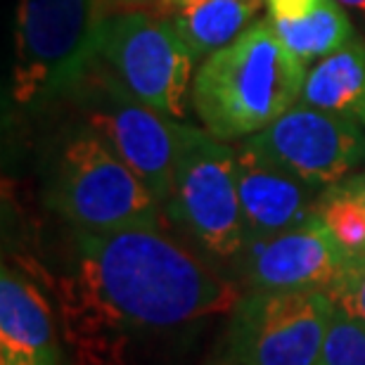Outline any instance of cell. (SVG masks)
I'll return each instance as SVG.
<instances>
[{
  "label": "cell",
  "mask_w": 365,
  "mask_h": 365,
  "mask_svg": "<svg viewBox=\"0 0 365 365\" xmlns=\"http://www.w3.org/2000/svg\"><path fill=\"white\" fill-rule=\"evenodd\" d=\"M71 302L107 327L145 332L232 311L240 294L162 225H143L112 232L76 230Z\"/></svg>",
  "instance_id": "obj_1"
},
{
  "label": "cell",
  "mask_w": 365,
  "mask_h": 365,
  "mask_svg": "<svg viewBox=\"0 0 365 365\" xmlns=\"http://www.w3.org/2000/svg\"><path fill=\"white\" fill-rule=\"evenodd\" d=\"M306 69L277 38L271 19H259L197 67L195 112L216 138L245 140L297 105Z\"/></svg>",
  "instance_id": "obj_2"
},
{
  "label": "cell",
  "mask_w": 365,
  "mask_h": 365,
  "mask_svg": "<svg viewBox=\"0 0 365 365\" xmlns=\"http://www.w3.org/2000/svg\"><path fill=\"white\" fill-rule=\"evenodd\" d=\"M46 202L81 232L155 228L164 214L148 185L91 126L71 130L55 150Z\"/></svg>",
  "instance_id": "obj_3"
},
{
  "label": "cell",
  "mask_w": 365,
  "mask_h": 365,
  "mask_svg": "<svg viewBox=\"0 0 365 365\" xmlns=\"http://www.w3.org/2000/svg\"><path fill=\"white\" fill-rule=\"evenodd\" d=\"M109 0H19L14 21L12 98L38 105L71 93L98 53Z\"/></svg>",
  "instance_id": "obj_4"
},
{
  "label": "cell",
  "mask_w": 365,
  "mask_h": 365,
  "mask_svg": "<svg viewBox=\"0 0 365 365\" xmlns=\"http://www.w3.org/2000/svg\"><path fill=\"white\" fill-rule=\"evenodd\" d=\"M204 252L216 259H240L247 247L235 173V150L228 143L178 121V152L173 192L166 207Z\"/></svg>",
  "instance_id": "obj_5"
},
{
  "label": "cell",
  "mask_w": 365,
  "mask_h": 365,
  "mask_svg": "<svg viewBox=\"0 0 365 365\" xmlns=\"http://www.w3.org/2000/svg\"><path fill=\"white\" fill-rule=\"evenodd\" d=\"M95 60L164 116L178 121L187 114L195 60L169 17L148 7L112 10L100 26Z\"/></svg>",
  "instance_id": "obj_6"
},
{
  "label": "cell",
  "mask_w": 365,
  "mask_h": 365,
  "mask_svg": "<svg viewBox=\"0 0 365 365\" xmlns=\"http://www.w3.org/2000/svg\"><path fill=\"white\" fill-rule=\"evenodd\" d=\"M71 95L86 116V126L105 138L166 214L176 171L178 121L133 98L98 60H93Z\"/></svg>",
  "instance_id": "obj_7"
},
{
  "label": "cell",
  "mask_w": 365,
  "mask_h": 365,
  "mask_svg": "<svg viewBox=\"0 0 365 365\" xmlns=\"http://www.w3.org/2000/svg\"><path fill=\"white\" fill-rule=\"evenodd\" d=\"M332 297L311 292H247L232 309L228 361L237 365H318Z\"/></svg>",
  "instance_id": "obj_8"
},
{
  "label": "cell",
  "mask_w": 365,
  "mask_h": 365,
  "mask_svg": "<svg viewBox=\"0 0 365 365\" xmlns=\"http://www.w3.org/2000/svg\"><path fill=\"white\" fill-rule=\"evenodd\" d=\"M242 143L318 190L344 180L365 162V126L306 102L292 105Z\"/></svg>",
  "instance_id": "obj_9"
},
{
  "label": "cell",
  "mask_w": 365,
  "mask_h": 365,
  "mask_svg": "<svg viewBox=\"0 0 365 365\" xmlns=\"http://www.w3.org/2000/svg\"><path fill=\"white\" fill-rule=\"evenodd\" d=\"M344 264L320 214L273 237L250 240L237 259L250 292H330Z\"/></svg>",
  "instance_id": "obj_10"
},
{
  "label": "cell",
  "mask_w": 365,
  "mask_h": 365,
  "mask_svg": "<svg viewBox=\"0 0 365 365\" xmlns=\"http://www.w3.org/2000/svg\"><path fill=\"white\" fill-rule=\"evenodd\" d=\"M235 173L250 240L273 237L318 214L323 190L275 166L245 143L235 152Z\"/></svg>",
  "instance_id": "obj_11"
},
{
  "label": "cell",
  "mask_w": 365,
  "mask_h": 365,
  "mask_svg": "<svg viewBox=\"0 0 365 365\" xmlns=\"http://www.w3.org/2000/svg\"><path fill=\"white\" fill-rule=\"evenodd\" d=\"M0 365H60L48 299L29 275H0Z\"/></svg>",
  "instance_id": "obj_12"
},
{
  "label": "cell",
  "mask_w": 365,
  "mask_h": 365,
  "mask_svg": "<svg viewBox=\"0 0 365 365\" xmlns=\"http://www.w3.org/2000/svg\"><path fill=\"white\" fill-rule=\"evenodd\" d=\"M264 0H180L166 14L187 46L195 64L240 38L254 21Z\"/></svg>",
  "instance_id": "obj_13"
},
{
  "label": "cell",
  "mask_w": 365,
  "mask_h": 365,
  "mask_svg": "<svg viewBox=\"0 0 365 365\" xmlns=\"http://www.w3.org/2000/svg\"><path fill=\"white\" fill-rule=\"evenodd\" d=\"M299 102L365 126V41L361 36L306 69Z\"/></svg>",
  "instance_id": "obj_14"
},
{
  "label": "cell",
  "mask_w": 365,
  "mask_h": 365,
  "mask_svg": "<svg viewBox=\"0 0 365 365\" xmlns=\"http://www.w3.org/2000/svg\"><path fill=\"white\" fill-rule=\"evenodd\" d=\"M273 24V21H271ZM277 38L299 62L311 67L323 57L337 53L356 38V29L349 19L346 7L339 0H323L316 12L299 21L273 24Z\"/></svg>",
  "instance_id": "obj_15"
},
{
  "label": "cell",
  "mask_w": 365,
  "mask_h": 365,
  "mask_svg": "<svg viewBox=\"0 0 365 365\" xmlns=\"http://www.w3.org/2000/svg\"><path fill=\"white\" fill-rule=\"evenodd\" d=\"M318 214L346 264L365 259V202L361 197L349 192L341 182H334L320 195Z\"/></svg>",
  "instance_id": "obj_16"
},
{
  "label": "cell",
  "mask_w": 365,
  "mask_h": 365,
  "mask_svg": "<svg viewBox=\"0 0 365 365\" xmlns=\"http://www.w3.org/2000/svg\"><path fill=\"white\" fill-rule=\"evenodd\" d=\"M318 365H365V325L334 302Z\"/></svg>",
  "instance_id": "obj_17"
},
{
  "label": "cell",
  "mask_w": 365,
  "mask_h": 365,
  "mask_svg": "<svg viewBox=\"0 0 365 365\" xmlns=\"http://www.w3.org/2000/svg\"><path fill=\"white\" fill-rule=\"evenodd\" d=\"M332 302L365 325V259L349 261L330 287Z\"/></svg>",
  "instance_id": "obj_18"
},
{
  "label": "cell",
  "mask_w": 365,
  "mask_h": 365,
  "mask_svg": "<svg viewBox=\"0 0 365 365\" xmlns=\"http://www.w3.org/2000/svg\"><path fill=\"white\" fill-rule=\"evenodd\" d=\"M323 0H264L268 19L273 24H282V21H299L316 12Z\"/></svg>",
  "instance_id": "obj_19"
},
{
  "label": "cell",
  "mask_w": 365,
  "mask_h": 365,
  "mask_svg": "<svg viewBox=\"0 0 365 365\" xmlns=\"http://www.w3.org/2000/svg\"><path fill=\"white\" fill-rule=\"evenodd\" d=\"M339 182L349 190V192H354L356 197H361V200L365 202V173H351V176H346Z\"/></svg>",
  "instance_id": "obj_20"
},
{
  "label": "cell",
  "mask_w": 365,
  "mask_h": 365,
  "mask_svg": "<svg viewBox=\"0 0 365 365\" xmlns=\"http://www.w3.org/2000/svg\"><path fill=\"white\" fill-rule=\"evenodd\" d=\"M116 10H130V7H155L157 0H109Z\"/></svg>",
  "instance_id": "obj_21"
},
{
  "label": "cell",
  "mask_w": 365,
  "mask_h": 365,
  "mask_svg": "<svg viewBox=\"0 0 365 365\" xmlns=\"http://www.w3.org/2000/svg\"><path fill=\"white\" fill-rule=\"evenodd\" d=\"M178 3H180V0H157L155 7H148V10H152V12H157V14H162V17H166V14H169Z\"/></svg>",
  "instance_id": "obj_22"
},
{
  "label": "cell",
  "mask_w": 365,
  "mask_h": 365,
  "mask_svg": "<svg viewBox=\"0 0 365 365\" xmlns=\"http://www.w3.org/2000/svg\"><path fill=\"white\" fill-rule=\"evenodd\" d=\"M344 7H351V10H356L359 14H363V19H365V0H339Z\"/></svg>",
  "instance_id": "obj_23"
},
{
  "label": "cell",
  "mask_w": 365,
  "mask_h": 365,
  "mask_svg": "<svg viewBox=\"0 0 365 365\" xmlns=\"http://www.w3.org/2000/svg\"><path fill=\"white\" fill-rule=\"evenodd\" d=\"M218 365H237V363H232V361H225V363H218Z\"/></svg>",
  "instance_id": "obj_24"
}]
</instances>
